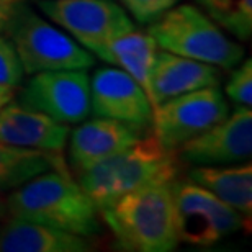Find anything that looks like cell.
<instances>
[{
	"label": "cell",
	"mask_w": 252,
	"mask_h": 252,
	"mask_svg": "<svg viewBox=\"0 0 252 252\" xmlns=\"http://www.w3.org/2000/svg\"><path fill=\"white\" fill-rule=\"evenodd\" d=\"M20 103L64 125L84 122L90 113L87 69H58L33 74L22 90Z\"/></svg>",
	"instance_id": "cell-9"
},
{
	"label": "cell",
	"mask_w": 252,
	"mask_h": 252,
	"mask_svg": "<svg viewBox=\"0 0 252 252\" xmlns=\"http://www.w3.org/2000/svg\"><path fill=\"white\" fill-rule=\"evenodd\" d=\"M69 136L67 125L38 110L10 102L0 108V143L18 148L63 151Z\"/></svg>",
	"instance_id": "cell-14"
},
{
	"label": "cell",
	"mask_w": 252,
	"mask_h": 252,
	"mask_svg": "<svg viewBox=\"0 0 252 252\" xmlns=\"http://www.w3.org/2000/svg\"><path fill=\"white\" fill-rule=\"evenodd\" d=\"M191 182L210 190L221 201L244 216L251 226L252 216V167L251 164L239 167H213L198 165L189 174Z\"/></svg>",
	"instance_id": "cell-17"
},
{
	"label": "cell",
	"mask_w": 252,
	"mask_h": 252,
	"mask_svg": "<svg viewBox=\"0 0 252 252\" xmlns=\"http://www.w3.org/2000/svg\"><path fill=\"white\" fill-rule=\"evenodd\" d=\"M179 2L180 0H122L123 7L138 23H153Z\"/></svg>",
	"instance_id": "cell-22"
},
{
	"label": "cell",
	"mask_w": 252,
	"mask_h": 252,
	"mask_svg": "<svg viewBox=\"0 0 252 252\" xmlns=\"http://www.w3.org/2000/svg\"><path fill=\"white\" fill-rule=\"evenodd\" d=\"M27 2L28 0H0V34L5 32L7 25L12 22L15 13Z\"/></svg>",
	"instance_id": "cell-23"
},
{
	"label": "cell",
	"mask_w": 252,
	"mask_h": 252,
	"mask_svg": "<svg viewBox=\"0 0 252 252\" xmlns=\"http://www.w3.org/2000/svg\"><path fill=\"white\" fill-rule=\"evenodd\" d=\"M148 33L158 48L177 56L231 69L244 56V49L233 41L205 12L193 5H175L154 20Z\"/></svg>",
	"instance_id": "cell-4"
},
{
	"label": "cell",
	"mask_w": 252,
	"mask_h": 252,
	"mask_svg": "<svg viewBox=\"0 0 252 252\" xmlns=\"http://www.w3.org/2000/svg\"><path fill=\"white\" fill-rule=\"evenodd\" d=\"M36 5L87 51L134 30L125 8L112 0H36Z\"/></svg>",
	"instance_id": "cell-8"
},
{
	"label": "cell",
	"mask_w": 252,
	"mask_h": 252,
	"mask_svg": "<svg viewBox=\"0 0 252 252\" xmlns=\"http://www.w3.org/2000/svg\"><path fill=\"white\" fill-rule=\"evenodd\" d=\"M206 15L220 28L239 39L252 33V0H198Z\"/></svg>",
	"instance_id": "cell-19"
},
{
	"label": "cell",
	"mask_w": 252,
	"mask_h": 252,
	"mask_svg": "<svg viewBox=\"0 0 252 252\" xmlns=\"http://www.w3.org/2000/svg\"><path fill=\"white\" fill-rule=\"evenodd\" d=\"M172 200L175 231L182 243L211 246L241 228L251 229L239 211L190 179L174 180Z\"/></svg>",
	"instance_id": "cell-6"
},
{
	"label": "cell",
	"mask_w": 252,
	"mask_h": 252,
	"mask_svg": "<svg viewBox=\"0 0 252 252\" xmlns=\"http://www.w3.org/2000/svg\"><path fill=\"white\" fill-rule=\"evenodd\" d=\"M90 53L102 61L128 72L149 97V79L158 53V44L148 32H138L134 28L128 33L97 44L90 49Z\"/></svg>",
	"instance_id": "cell-16"
},
{
	"label": "cell",
	"mask_w": 252,
	"mask_h": 252,
	"mask_svg": "<svg viewBox=\"0 0 252 252\" xmlns=\"http://www.w3.org/2000/svg\"><path fill=\"white\" fill-rule=\"evenodd\" d=\"M13 97H15V89L3 87V85H0V108L12 102Z\"/></svg>",
	"instance_id": "cell-24"
},
{
	"label": "cell",
	"mask_w": 252,
	"mask_h": 252,
	"mask_svg": "<svg viewBox=\"0 0 252 252\" xmlns=\"http://www.w3.org/2000/svg\"><path fill=\"white\" fill-rule=\"evenodd\" d=\"M220 82L216 65L177 56L169 51H158L149 79V100L153 108L160 102L193 92V90L215 87Z\"/></svg>",
	"instance_id": "cell-13"
},
{
	"label": "cell",
	"mask_w": 252,
	"mask_h": 252,
	"mask_svg": "<svg viewBox=\"0 0 252 252\" xmlns=\"http://www.w3.org/2000/svg\"><path fill=\"white\" fill-rule=\"evenodd\" d=\"M141 126L97 117L75 128L69 139V162L84 172L110 156L126 149L143 138Z\"/></svg>",
	"instance_id": "cell-12"
},
{
	"label": "cell",
	"mask_w": 252,
	"mask_h": 252,
	"mask_svg": "<svg viewBox=\"0 0 252 252\" xmlns=\"http://www.w3.org/2000/svg\"><path fill=\"white\" fill-rule=\"evenodd\" d=\"M25 70L12 41L0 34V85L17 89L23 80Z\"/></svg>",
	"instance_id": "cell-20"
},
{
	"label": "cell",
	"mask_w": 252,
	"mask_h": 252,
	"mask_svg": "<svg viewBox=\"0 0 252 252\" xmlns=\"http://www.w3.org/2000/svg\"><path fill=\"white\" fill-rule=\"evenodd\" d=\"M180 159L191 165L243 162L252 154V112L239 105L233 113L195 136L177 149Z\"/></svg>",
	"instance_id": "cell-10"
},
{
	"label": "cell",
	"mask_w": 252,
	"mask_h": 252,
	"mask_svg": "<svg viewBox=\"0 0 252 252\" xmlns=\"http://www.w3.org/2000/svg\"><path fill=\"white\" fill-rule=\"evenodd\" d=\"M226 94L231 100L236 103L251 107L252 105V63L251 59L239 65L238 69L233 70L231 77L226 84Z\"/></svg>",
	"instance_id": "cell-21"
},
{
	"label": "cell",
	"mask_w": 252,
	"mask_h": 252,
	"mask_svg": "<svg viewBox=\"0 0 252 252\" xmlns=\"http://www.w3.org/2000/svg\"><path fill=\"white\" fill-rule=\"evenodd\" d=\"M67 170L61 151L18 148L0 143V190H13L46 170Z\"/></svg>",
	"instance_id": "cell-18"
},
{
	"label": "cell",
	"mask_w": 252,
	"mask_h": 252,
	"mask_svg": "<svg viewBox=\"0 0 252 252\" xmlns=\"http://www.w3.org/2000/svg\"><path fill=\"white\" fill-rule=\"evenodd\" d=\"M12 218L51 226L80 236L100 231L98 210L67 170H46L13 189L7 196Z\"/></svg>",
	"instance_id": "cell-2"
},
{
	"label": "cell",
	"mask_w": 252,
	"mask_h": 252,
	"mask_svg": "<svg viewBox=\"0 0 252 252\" xmlns=\"http://www.w3.org/2000/svg\"><path fill=\"white\" fill-rule=\"evenodd\" d=\"M179 169L177 151L164 148L153 134L79 172V185L95 208L103 211L134 190L174 182Z\"/></svg>",
	"instance_id": "cell-1"
},
{
	"label": "cell",
	"mask_w": 252,
	"mask_h": 252,
	"mask_svg": "<svg viewBox=\"0 0 252 252\" xmlns=\"http://www.w3.org/2000/svg\"><path fill=\"white\" fill-rule=\"evenodd\" d=\"M100 213L123 249L169 252L179 244L172 182L134 190Z\"/></svg>",
	"instance_id": "cell-3"
},
{
	"label": "cell",
	"mask_w": 252,
	"mask_h": 252,
	"mask_svg": "<svg viewBox=\"0 0 252 252\" xmlns=\"http://www.w3.org/2000/svg\"><path fill=\"white\" fill-rule=\"evenodd\" d=\"M5 34L17 51L25 74L58 69H89L94 54L75 39L34 13L27 3L15 13Z\"/></svg>",
	"instance_id": "cell-5"
},
{
	"label": "cell",
	"mask_w": 252,
	"mask_h": 252,
	"mask_svg": "<svg viewBox=\"0 0 252 252\" xmlns=\"http://www.w3.org/2000/svg\"><path fill=\"white\" fill-rule=\"evenodd\" d=\"M90 110L94 115L148 128L153 105L146 90L118 67L98 69L90 79Z\"/></svg>",
	"instance_id": "cell-11"
},
{
	"label": "cell",
	"mask_w": 252,
	"mask_h": 252,
	"mask_svg": "<svg viewBox=\"0 0 252 252\" xmlns=\"http://www.w3.org/2000/svg\"><path fill=\"white\" fill-rule=\"evenodd\" d=\"M7 215H8V210H7V198L3 196V191L0 190V220H3Z\"/></svg>",
	"instance_id": "cell-25"
},
{
	"label": "cell",
	"mask_w": 252,
	"mask_h": 252,
	"mask_svg": "<svg viewBox=\"0 0 252 252\" xmlns=\"http://www.w3.org/2000/svg\"><path fill=\"white\" fill-rule=\"evenodd\" d=\"M229 108L218 85L172 97L153 108L151 126L164 148L177 151L195 136L228 117Z\"/></svg>",
	"instance_id": "cell-7"
},
{
	"label": "cell",
	"mask_w": 252,
	"mask_h": 252,
	"mask_svg": "<svg viewBox=\"0 0 252 252\" xmlns=\"http://www.w3.org/2000/svg\"><path fill=\"white\" fill-rule=\"evenodd\" d=\"M2 252H85L90 243L85 236L61 231L32 221L12 218L0 229Z\"/></svg>",
	"instance_id": "cell-15"
}]
</instances>
